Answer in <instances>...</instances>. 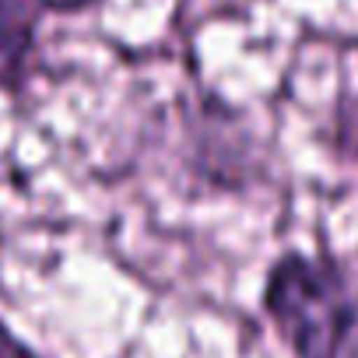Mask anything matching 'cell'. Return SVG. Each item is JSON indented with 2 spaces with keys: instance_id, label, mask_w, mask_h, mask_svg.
I'll return each mask as SVG.
<instances>
[{
  "instance_id": "6da1fadb",
  "label": "cell",
  "mask_w": 358,
  "mask_h": 358,
  "mask_svg": "<svg viewBox=\"0 0 358 358\" xmlns=\"http://www.w3.org/2000/svg\"><path fill=\"white\" fill-rule=\"evenodd\" d=\"M264 313L295 358H348L358 334L351 281L323 253H281L264 281Z\"/></svg>"
},
{
  "instance_id": "7a4b0ae2",
  "label": "cell",
  "mask_w": 358,
  "mask_h": 358,
  "mask_svg": "<svg viewBox=\"0 0 358 358\" xmlns=\"http://www.w3.org/2000/svg\"><path fill=\"white\" fill-rule=\"evenodd\" d=\"M36 0H0V85H11L32 50L36 39Z\"/></svg>"
},
{
  "instance_id": "3957f363",
  "label": "cell",
  "mask_w": 358,
  "mask_h": 358,
  "mask_svg": "<svg viewBox=\"0 0 358 358\" xmlns=\"http://www.w3.org/2000/svg\"><path fill=\"white\" fill-rule=\"evenodd\" d=\"M0 358H39V355L25 341H18L4 323H0Z\"/></svg>"
},
{
  "instance_id": "277c9868",
  "label": "cell",
  "mask_w": 358,
  "mask_h": 358,
  "mask_svg": "<svg viewBox=\"0 0 358 358\" xmlns=\"http://www.w3.org/2000/svg\"><path fill=\"white\" fill-rule=\"evenodd\" d=\"M39 8H50V11H78L85 4H92V0H36Z\"/></svg>"
}]
</instances>
